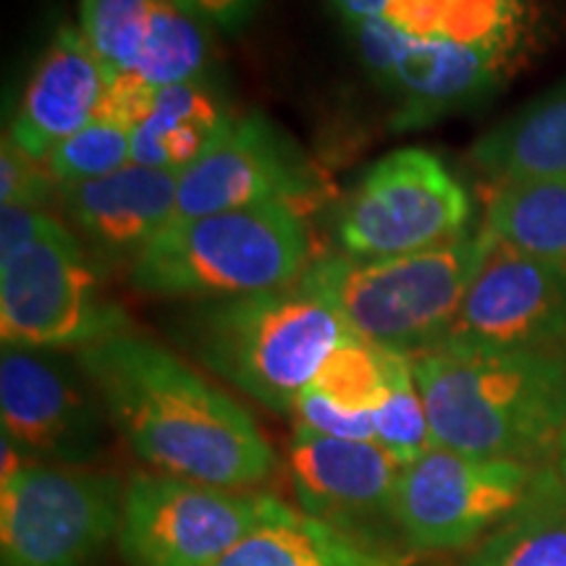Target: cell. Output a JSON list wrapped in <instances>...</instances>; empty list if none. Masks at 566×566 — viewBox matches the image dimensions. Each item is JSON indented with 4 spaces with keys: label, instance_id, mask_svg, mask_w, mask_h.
I'll return each mask as SVG.
<instances>
[{
    "label": "cell",
    "instance_id": "obj_1",
    "mask_svg": "<svg viewBox=\"0 0 566 566\" xmlns=\"http://www.w3.org/2000/svg\"><path fill=\"white\" fill-rule=\"evenodd\" d=\"M111 428L147 470L221 488H258L279 457L233 396L153 338L111 336L76 352Z\"/></svg>",
    "mask_w": 566,
    "mask_h": 566
},
{
    "label": "cell",
    "instance_id": "obj_2",
    "mask_svg": "<svg viewBox=\"0 0 566 566\" xmlns=\"http://www.w3.org/2000/svg\"><path fill=\"white\" fill-rule=\"evenodd\" d=\"M394 101V129L467 111L501 87L527 34V0H328Z\"/></svg>",
    "mask_w": 566,
    "mask_h": 566
},
{
    "label": "cell",
    "instance_id": "obj_3",
    "mask_svg": "<svg viewBox=\"0 0 566 566\" xmlns=\"http://www.w3.org/2000/svg\"><path fill=\"white\" fill-rule=\"evenodd\" d=\"M433 446L554 467L566 430V357L438 344L412 354Z\"/></svg>",
    "mask_w": 566,
    "mask_h": 566
},
{
    "label": "cell",
    "instance_id": "obj_4",
    "mask_svg": "<svg viewBox=\"0 0 566 566\" xmlns=\"http://www.w3.org/2000/svg\"><path fill=\"white\" fill-rule=\"evenodd\" d=\"M346 336L334 307L302 283L195 302L176 325V338L205 370L275 415L294 412Z\"/></svg>",
    "mask_w": 566,
    "mask_h": 566
},
{
    "label": "cell",
    "instance_id": "obj_5",
    "mask_svg": "<svg viewBox=\"0 0 566 566\" xmlns=\"http://www.w3.org/2000/svg\"><path fill=\"white\" fill-rule=\"evenodd\" d=\"M491 244V233L480 229L454 244L396 258L325 254L300 283L334 307L349 334L417 354L449 336Z\"/></svg>",
    "mask_w": 566,
    "mask_h": 566
},
{
    "label": "cell",
    "instance_id": "obj_6",
    "mask_svg": "<svg viewBox=\"0 0 566 566\" xmlns=\"http://www.w3.org/2000/svg\"><path fill=\"white\" fill-rule=\"evenodd\" d=\"M310 263L302 212L260 205L166 226L129 265V283L147 296L208 302L294 286Z\"/></svg>",
    "mask_w": 566,
    "mask_h": 566
},
{
    "label": "cell",
    "instance_id": "obj_7",
    "mask_svg": "<svg viewBox=\"0 0 566 566\" xmlns=\"http://www.w3.org/2000/svg\"><path fill=\"white\" fill-rule=\"evenodd\" d=\"M126 331L132 323L105 289L101 263L53 212L30 239L0 250L3 346L80 352Z\"/></svg>",
    "mask_w": 566,
    "mask_h": 566
},
{
    "label": "cell",
    "instance_id": "obj_8",
    "mask_svg": "<svg viewBox=\"0 0 566 566\" xmlns=\"http://www.w3.org/2000/svg\"><path fill=\"white\" fill-rule=\"evenodd\" d=\"M124 485L92 467L32 462L3 438L0 566H97L118 537Z\"/></svg>",
    "mask_w": 566,
    "mask_h": 566
},
{
    "label": "cell",
    "instance_id": "obj_9",
    "mask_svg": "<svg viewBox=\"0 0 566 566\" xmlns=\"http://www.w3.org/2000/svg\"><path fill=\"white\" fill-rule=\"evenodd\" d=\"M472 200L438 155L405 147L375 160L338 202L334 239L352 258H396L472 233Z\"/></svg>",
    "mask_w": 566,
    "mask_h": 566
},
{
    "label": "cell",
    "instance_id": "obj_10",
    "mask_svg": "<svg viewBox=\"0 0 566 566\" xmlns=\"http://www.w3.org/2000/svg\"><path fill=\"white\" fill-rule=\"evenodd\" d=\"M279 495L137 470L126 478L116 548L126 566H216L252 533Z\"/></svg>",
    "mask_w": 566,
    "mask_h": 566
},
{
    "label": "cell",
    "instance_id": "obj_11",
    "mask_svg": "<svg viewBox=\"0 0 566 566\" xmlns=\"http://www.w3.org/2000/svg\"><path fill=\"white\" fill-rule=\"evenodd\" d=\"M541 467L495 462L430 446L401 467L394 522L412 554L475 548L525 501Z\"/></svg>",
    "mask_w": 566,
    "mask_h": 566
},
{
    "label": "cell",
    "instance_id": "obj_12",
    "mask_svg": "<svg viewBox=\"0 0 566 566\" xmlns=\"http://www.w3.org/2000/svg\"><path fill=\"white\" fill-rule=\"evenodd\" d=\"M3 438L32 462L90 470L108 449L111 420L80 359L63 352L3 346Z\"/></svg>",
    "mask_w": 566,
    "mask_h": 566
},
{
    "label": "cell",
    "instance_id": "obj_13",
    "mask_svg": "<svg viewBox=\"0 0 566 566\" xmlns=\"http://www.w3.org/2000/svg\"><path fill=\"white\" fill-rule=\"evenodd\" d=\"M443 342L566 357V265L493 239Z\"/></svg>",
    "mask_w": 566,
    "mask_h": 566
},
{
    "label": "cell",
    "instance_id": "obj_14",
    "mask_svg": "<svg viewBox=\"0 0 566 566\" xmlns=\"http://www.w3.org/2000/svg\"><path fill=\"white\" fill-rule=\"evenodd\" d=\"M315 187V166L296 139L265 113L250 111L202 160L179 176L174 223L260 205L296 208Z\"/></svg>",
    "mask_w": 566,
    "mask_h": 566
},
{
    "label": "cell",
    "instance_id": "obj_15",
    "mask_svg": "<svg viewBox=\"0 0 566 566\" xmlns=\"http://www.w3.org/2000/svg\"><path fill=\"white\" fill-rule=\"evenodd\" d=\"M401 467L378 441H344L307 428H294L286 457L292 491L304 514L394 548H405L394 522Z\"/></svg>",
    "mask_w": 566,
    "mask_h": 566
},
{
    "label": "cell",
    "instance_id": "obj_16",
    "mask_svg": "<svg viewBox=\"0 0 566 566\" xmlns=\"http://www.w3.org/2000/svg\"><path fill=\"white\" fill-rule=\"evenodd\" d=\"M179 176L129 163L95 181L59 189V205L97 263L132 265L174 223Z\"/></svg>",
    "mask_w": 566,
    "mask_h": 566
},
{
    "label": "cell",
    "instance_id": "obj_17",
    "mask_svg": "<svg viewBox=\"0 0 566 566\" xmlns=\"http://www.w3.org/2000/svg\"><path fill=\"white\" fill-rule=\"evenodd\" d=\"M105 87L108 74L87 38L80 27L63 24L34 61L6 137L30 158L48 160L63 139L97 116Z\"/></svg>",
    "mask_w": 566,
    "mask_h": 566
},
{
    "label": "cell",
    "instance_id": "obj_18",
    "mask_svg": "<svg viewBox=\"0 0 566 566\" xmlns=\"http://www.w3.org/2000/svg\"><path fill=\"white\" fill-rule=\"evenodd\" d=\"M237 118L212 76L163 87L132 129V163L184 174L231 132Z\"/></svg>",
    "mask_w": 566,
    "mask_h": 566
},
{
    "label": "cell",
    "instance_id": "obj_19",
    "mask_svg": "<svg viewBox=\"0 0 566 566\" xmlns=\"http://www.w3.org/2000/svg\"><path fill=\"white\" fill-rule=\"evenodd\" d=\"M216 566H415V554L342 533L279 499L273 512Z\"/></svg>",
    "mask_w": 566,
    "mask_h": 566
},
{
    "label": "cell",
    "instance_id": "obj_20",
    "mask_svg": "<svg viewBox=\"0 0 566 566\" xmlns=\"http://www.w3.org/2000/svg\"><path fill=\"white\" fill-rule=\"evenodd\" d=\"M470 160L495 184L566 179V82L488 129Z\"/></svg>",
    "mask_w": 566,
    "mask_h": 566
},
{
    "label": "cell",
    "instance_id": "obj_21",
    "mask_svg": "<svg viewBox=\"0 0 566 566\" xmlns=\"http://www.w3.org/2000/svg\"><path fill=\"white\" fill-rule=\"evenodd\" d=\"M464 566H566V480L541 467L520 506L483 537Z\"/></svg>",
    "mask_w": 566,
    "mask_h": 566
},
{
    "label": "cell",
    "instance_id": "obj_22",
    "mask_svg": "<svg viewBox=\"0 0 566 566\" xmlns=\"http://www.w3.org/2000/svg\"><path fill=\"white\" fill-rule=\"evenodd\" d=\"M483 229L512 250L566 265V179L495 184Z\"/></svg>",
    "mask_w": 566,
    "mask_h": 566
},
{
    "label": "cell",
    "instance_id": "obj_23",
    "mask_svg": "<svg viewBox=\"0 0 566 566\" xmlns=\"http://www.w3.org/2000/svg\"><path fill=\"white\" fill-rule=\"evenodd\" d=\"M210 27L195 17L181 0H158L150 32L132 76H137L147 87L163 90L171 84L202 80L210 74Z\"/></svg>",
    "mask_w": 566,
    "mask_h": 566
},
{
    "label": "cell",
    "instance_id": "obj_24",
    "mask_svg": "<svg viewBox=\"0 0 566 566\" xmlns=\"http://www.w3.org/2000/svg\"><path fill=\"white\" fill-rule=\"evenodd\" d=\"M375 441L401 464L415 462L433 446L428 412L415 378L412 354H388V388L373 412Z\"/></svg>",
    "mask_w": 566,
    "mask_h": 566
},
{
    "label": "cell",
    "instance_id": "obj_25",
    "mask_svg": "<svg viewBox=\"0 0 566 566\" xmlns=\"http://www.w3.org/2000/svg\"><path fill=\"white\" fill-rule=\"evenodd\" d=\"M158 0H80V30L105 74L124 76L137 66Z\"/></svg>",
    "mask_w": 566,
    "mask_h": 566
},
{
    "label": "cell",
    "instance_id": "obj_26",
    "mask_svg": "<svg viewBox=\"0 0 566 566\" xmlns=\"http://www.w3.org/2000/svg\"><path fill=\"white\" fill-rule=\"evenodd\" d=\"M388 354L391 349L349 334L325 359L313 388L342 409L373 415L388 388Z\"/></svg>",
    "mask_w": 566,
    "mask_h": 566
},
{
    "label": "cell",
    "instance_id": "obj_27",
    "mask_svg": "<svg viewBox=\"0 0 566 566\" xmlns=\"http://www.w3.org/2000/svg\"><path fill=\"white\" fill-rule=\"evenodd\" d=\"M45 163L59 187L103 179L132 163V129L97 113L84 129L63 139Z\"/></svg>",
    "mask_w": 566,
    "mask_h": 566
},
{
    "label": "cell",
    "instance_id": "obj_28",
    "mask_svg": "<svg viewBox=\"0 0 566 566\" xmlns=\"http://www.w3.org/2000/svg\"><path fill=\"white\" fill-rule=\"evenodd\" d=\"M59 181L53 179L45 160H34L21 153L6 137L0 150V202L19 205V208L48 210L59 200Z\"/></svg>",
    "mask_w": 566,
    "mask_h": 566
},
{
    "label": "cell",
    "instance_id": "obj_29",
    "mask_svg": "<svg viewBox=\"0 0 566 566\" xmlns=\"http://www.w3.org/2000/svg\"><path fill=\"white\" fill-rule=\"evenodd\" d=\"M294 428H307L313 433L344 438V441H375L373 415H357L325 399L313 386L294 405Z\"/></svg>",
    "mask_w": 566,
    "mask_h": 566
},
{
    "label": "cell",
    "instance_id": "obj_30",
    "mask_svg": "<svg viewBox=\"0 0 566 566\" xmlns=\"http://www.w3.org/2000/svg\"><path fill=\"white\" fill-rule=\"evenodd\" d=\"M195 17H200L212 32L226 38L244 32L250 21L258 17L263 0H181Z\"/></svg>",
    "mask_w": 566,
    "mask_h": 566
},
{
    "label": "cell",
    "instance_id": "obj_31",
    "mask_svg": "<svg viewBox=\"0 0 566 566\" xmlns=\"http://www.w3.org/2000/svg\"><path fill=\"white\" fill-rule=\"evenodd\" d=\"M556 470L558 475L566 480V430H564V438H562V446H558V454H556Z\"/></svg>",
    "mask_w": 566,
    "mask_h": 566
}]
</instances>
